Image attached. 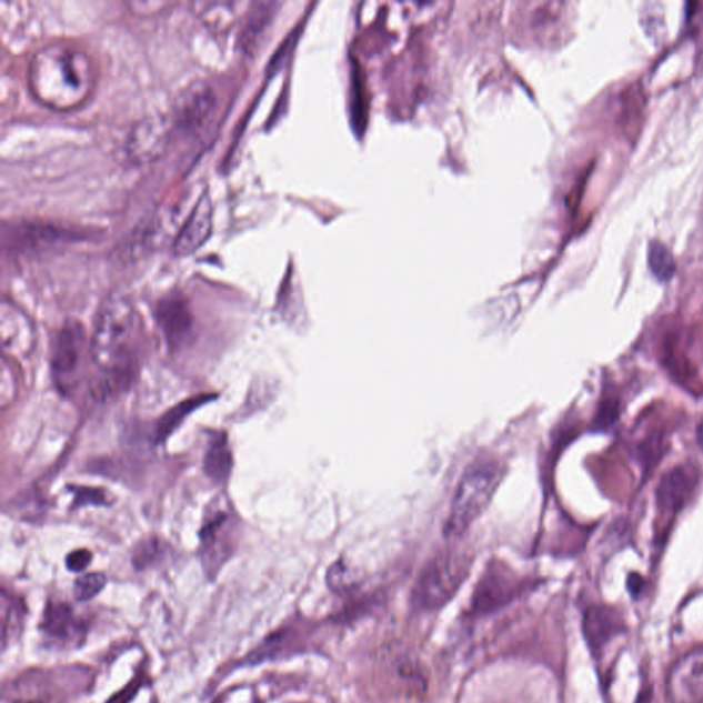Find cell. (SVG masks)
Masks as SVG:
<instances>
[{
	"label": "cell",
	"instance_id": "cell-1",
	"mask_svg": "<svg viewBox=\"0 0 703 703\" xmlns=\"http://www.w3.org/2000/svg\"><path fill=\"white\" fill-rule=\"evenodd\" d=\"M29 84L46 107L71 110L86 102L94 90V63L78 46L51 43L34 52Z\"/></svg>",
	"mask_w": 703,
	"mask_h": 703
},
{
	"label": "cell",
	"instance_id": "cell-2",
	"mask_svg": "<svg viewBox=\"0 0 703 703\" xmlns=\"http://www.w3.org/2000/svg\"><path fill=\"white\" fill-rule=\"evenodd\" d=\"M138 317L125 295L114 293L102 302L91 341V358L103 373H132V345Z\"/></svg>",
	"mask_w": 703,
	"mask_h": 703
},
{
	"label": "cell",
	"instance_id": "cell-3",
	"mask_svg": "<svg viewBox=\"0 0 703 703\" xmlns=\"http://www.w3.org/2000/svg\"><path fill=\"white\" fill-rule=\"evenodd\" d=\"M503 475L504 468L496 459H478L470 464L459 481L450 514L445 520L446 538L463 536L490 504Z\"/></svg>",
	"mask_w": 703,
	"mask_h": 703
},
{
	"label": "cell",
	"instance_id": "cell-4",
	"mask_svg": "<svg viewBox=\"0 0 703 703\" xmlns=\"http://www.w3.org/2000/svg\"><path fill=\"white\" fill-rule=\"evenodd\" d=\"M472 555L466 551H441L428 562L412 589V603L420 610H435L449 603L469 578Z\"/></svg>",
	"mask_w": 703,
	"mask_h": 703
},
{
	"label": "cell",
	"instance_id": "cell-5",
	"mask_svg": "<svg viewBox=\"0 0 703 703\" xmlns=\"http://www.w3.org/2000/svg\"><path fill=\"white\" fill-rule=\"evenodd\" d=\"M218 98L207 81H194L177 97L171 116L173 130L184 137H199L217 114Z\"/></svg>",
	"mask_w": 703,
	"mask_h": 703
},
{
	"label": "cell",
	"instance_id": "cell-6",
	"mask_svg": "<svg viewBox=\"0 0 703 703\" xmlns=\"http://www.w3.org/2000/svg\"><path fill=\"white\" fill-rule=\"evenodd\" d=\"M173 125L171 118L148 116L133 125L127 139V153L138 165L149 164L164 154L171 142Z\"/></svg>",
	"mask_w": 703,
	"mask_h": 703
},
{
	"label": "cell",
	"instance_id": "cell-7",
	"mask_svg": "<svg viewBox=\"0 0 703 703\" xmlns=\"http://www.w3.org/2000/svg\"><path fill=\"white\" fill-rule=\"evenodd\" d=\"M671 703H703V647L677 660L666 680Z\"/></svg>",
	"mask_w": 703,
	"mask_h": 703
},
{
	"label": "cell",
	"instance_id": "cell-8",
	"mask_svg": "<svg viewBox=\"0 0 703 703\" xmlns=\"http://www.w3.org/2000/svg\"><path fill=\"white\" fill-rule=\"evenodd\" d=\"M86 350L84 331L80 323H67L57 337L54 351H52V370H54L58 382L66 383L73 381L78 374L81 358Z\"/></svg>",
	"mask_w": 703,
	"mask_h": 703
},
{
	"label": "cell",
	"instance_id": "cell-9",
	"mask_svg": "<svg viewBox=\"0 0 703 703\" xmlns=\"http://www.w3.org/2000/svg\"><path fill=\"white\" fill-rule=\"evenodd\" d=\"M521 583L508 569L496 566L488 569L474 592L473 609L475 613H488L519 595Z\"/></svg>",
	"mask_w": 703,
	"mask_h": 703
},
{
	"label": "cell",
	"instance_id": "cell-10",
	"mask_svg": "<svg viewBox=\"0 0 703 703\" xmlns=\"http://www.w3.org/2000/svg\"><path fill=\"white\" fill-rule=\"evenodd\" d=\"M40 630L44 635L67 647H78L84 642L87 626L68 603H49L43 613Z\"/></svg>",
	"mask_w": 703,
	"mask_h": 703
},
{
	"label": "cell",
	"instance_id": "cell-11",
	"mask_svg": "<svg viewBox=\"0 0 703 703\" xmlns=\"http://www.w3.org/2000/svg\"><path fill=\"white\" fill-rule=\"evenodd\" d=\"M213 224V205L211 197L203 194L195 207L191 209L188 219L173 242V253L177 255L193 254L211 235Z\"/></svg>",
	"mask_w": 703,
	"mask_h": 703
},
{
	"label": "cell",
	"instance_id": "cell-12",
	"mask_svg": "<svg viewBox=\"0 0 703 703\" xmlns=\"http://www.w3.org/2000/svg\"><path fill=\"white\" fill-rule=\"evenodd\" d=\"M155 315L168 347L179 350L188 345L193 334V317L183 299L175 295V298L162 300L157 307Z\"/></svg>",
	"mask_w": 703,
	"mask_h": 703
},
{
	"label": "cell",
	"instance_id": "cell-13",
	"mask_svg": "<svg viewBox=\"0 0 703 703\" xmlns=\"http://www.w3.org/2000/svg\"><path fill=\"white\" fill-rule=\"evenodd\" d=\"M0 333L4 352L21 358L31 353L34 344L32 323L24 312L8 301H3L0 308Z\"/></svg>",
	"mask_w": 703,
	"mask_h": 703
},
{
	"label": "cell",
	"instance_id": "cell-14",
	"mask_svg": "<svg viewBox=\"0 0 703 703\" xmlns=\"http://www.w3.org/2000/svg\"><path fill=\"white\" fill-rule=\"evenodd\" d=\"M699 484V475L693 468L676 466L662 475L656 486V503L662 511H677L687 503Z\"/></svg>",
	"mask_w": 703,
	"mask_h": 703
},
{
	"label": "cell",
	"instance_id": "cell-15",
	"mask_svg": "<svg viewBox=\"0 0 703 703\" xmlns=\"http://www.w3.org/2000/svg\"><path fill=\"white\" fill-rule=\"evenodd\" d=\"M231 470L232 453L229 441L224 434H217L209 441L205 458H203V472L217 484H223L229 480Z\"/></svg>",
	"mask_w": 703,
	"mask_h": 703
},
{
	"label": "cell",
	"instance_id": "cell-16",
	"mask_svg": "<svg viewBox=\"0 0 703 703\" xmlns=\"http://www.w3.org/2000/svg\"><path fill=\"white\" fill-rule=\"evenodd\" d=\"M617 617L612 610L594 607L585 614L584 633L592 650H601L619 631Z\"/></svg>",
	"mask_w": 703,
	"mask_h": 703
},
{
	"label": "cell",
	"instance_id": "cell-17",
	"mask_svg": "<svg viewBox=\"0 0 703 703\" xmlns=\"http://www.w3.org/2000/svg\"><path fill=\"white\" fill-rule=\"evenodd\" d=\"M229 516L224 513H219L212 516L208 521V524L203 526L201 532L202 545H203V560H205L209 568H213L214 563H220L222 554L227 549L224 544V533L227 525H229Z\"/></svg>",
	"mask_w": 703,
	"mask_h": 703
},
{
	"label": "cell",
	"instance_id": "cell-18",
	"mask_svg": "<svg viewBox=\"0 0 703 703\" xmlns=\"http://www.w3.org/2000/svg\"><path fill=\"white\" fill-rule=\"evenodd\" d=\"M214 398L217 396H212V394H201V396L184 400V402L173 406V409L168 411L167 414L161 416L159 425H157V441H159V443L165 441L180 425H182V422L191 414V412L200 409L203 404L211 402Z\"/></svg>",
	"mask_w": 703,
	"mask_h": 703
},
{
	"label": "cell",
	"instance_id": "cell-19",
	"mask_svg": "<svg viewBox=\"0 0 703 703\" xmlns=\"http://www.w3.org/2000/svg\"><path fill=\"white\" fill-rule=\"evenodd\" d=\"M647 263L656 281L670 282L676 274L675 258L664 242L652 241L649 243Z\"/></svg>",
	"mask_w": 703,
	"mask_h": 703
},
{
	"label": "cell",
	"instance_id": "cell-20",
	"mask_svg": "<svg viewBox=\"0 0 703 703\" xmlns=\"http://www.w3.org/2000/svg\"><path fill=\"white\" fill-rule=\"evenodd\" d=\"M24 606L14 596L2 592V614H3V650L8 649L9 642L19 636L24 619Z\"/></svg>",
	"mask_w": 703,
	"mask_h": 703
},
{
	"label": "cell",
	"instance_id": "cell-21",
	"mask_svg": "<svg viewBox=\"0 0 703 703\" xmlns=\"http://www.w3.org/2000/svg\"><path fill=\"white\" fill-rule=\"evenodd\" d=\"M107 576L103 573H89L74 581L73 592L76 600L87 602L96 597L107 585Z\"/></svg>",
	"mask_w": 703,
	"mask_h": 703
},
{
	"label": "cell",
	"instance_id": "cell-22",
	"mask_svg": "<svg viewBox=\"0 0 703 703\" xmlns=\"http://www.w3.org/2000/svg\"><path fill=\"white\" fill-rule=\"evenodd\" d=\"M162 554H164V543L154 538L144 540L133 553V565L139 569L148 568L151 563L159 560Z\"/></svg>",
	"mask_w": 703,
	"mask_h": 703
},
{
	"label": "cell",
	"instance_id": "cell-23",
	"mask_svg": "<svg viewBox=\"0 0 703 703\" xmlns=\"http://www.w3.org/2000/svg\"><path fill=\"white\" fill-rule=\"evenodd\" d=\"M74 493V505H108L109 498L101 488L76 486L71 490Z\"/></svg>",
	"mask_w": 703,
	"mask_h": 703
},
{
	"label": "cell",
	"instance_id": "cell-24",
	"mask_svg": "<svg viewBox=\"0 0 703 703\" xmlns=\"http://www.w3.org/2000/svg\"><path fill=\"white\" fill-rule=\"evenodd\" d=\"M16 396V378L13 371L10 370L8 359H2V368H0V402L3 409L13 402Z\"/></svg>",
	"mask_w": 703,
	"mask_h": 703
},
{
	"label": "cell",
	"instance_id": "cell-25",
	"mask_svg": "<svg viewBox=\"0 0 703 703\" xmlns=\"http://www.w3.org/2000/svg\"><path fill=\"white\" fill-rule=\"evenodd\" d=\"M353 83H354V92H356V96H354V102H356V104H354L353 107L354 123H356L358 125L362 124V130H364L365 108H368V103H365L362 100V98L365 97V94L362 96L364 81L362 79V76L359 74V72L358 74H354Z\"/></svg>",
	"mask_w": 703,
	"mask_h": 703
},
{
	"label": "cell",
	"instance_id": "cell-26",
	"mask_svg": "<svg viewBox=\"0 0 703 703\" xmlns=\"http://www.w3.org/2000/svg\"><path fill=\"white\" fill-rule=\"evenodd\" d=\"M619 416V402L614 399L604 400L600 414H597L596 423L602 428L613 425V422Z\"/></svg>",
	"mask_w": 703,
	"mask_h": 703
},
{
	"label": "cell",
	"instance_id": "cell-27",
	"mask_svg": "<svg viewBox=\"0 0 703 703\" xmlns=\"http://www.w3.org/2000/svg\"><path fill=\"white\" fill-rule=\"evenodd\" d=\"M92 561L91 551L81 549L76 550L67 558V566L71 572H83Z\"/></svg>",
	"mask_w": 703,
	"mask_h": 703
},
{
	"label": "cell",
	"instance_id": "cell-28",
	"mask_svg": "<svg viewBox=\"0 0 703 703\" xmlns=\"http://www.w3.org/2000/svg\"><path fill=\"white\" fill-rule=\"evenodd\" d=\"M141 680H133L132 683L128 684L123 691H120L119 694H116L112 700H109L108 703H128L133 696L137 695L139 687H141Z\"/></svg>",
	"mask_w": 703,
	"mask_h": 703
}]
</instances>
